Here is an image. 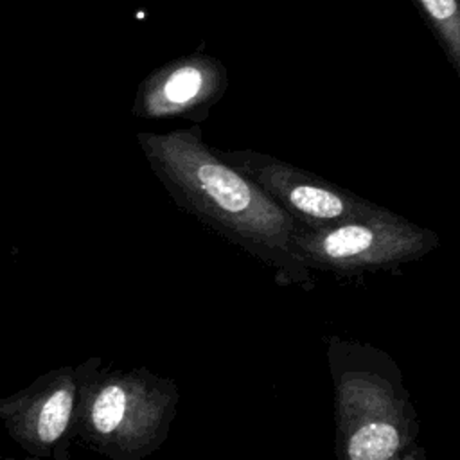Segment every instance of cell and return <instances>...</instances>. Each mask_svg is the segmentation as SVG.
Segmentation results:
<instances>
[{
  "label": "cell",
  "instance_id": "6da1fadb",
  "mask_svg": "<svg viewBox=\"0 0 460 460\" xmlns=\"http://www.w3.org/2000/svg\"><path fill=\"white\" fill-rule=\"evenodd\" d=\"M140 149L174 203L271 270L279 286L314 289L295 246V221L246 174L205 144L198 126L137 135Z\"/></svg>",
  "mask_w": 460,
  "mask_h": 460
},
{
  "label": "cell",
  "instance_id": "7a4b0ae2",
  "mask_svg": "<svg viewBox=\"0 0 460 460\" xmlns=\"http://www.w3.org/2000/svg\"><path fill=\"white\" fill-rule=\"evenodd\" d=\"M334 390L336 460H402L415 446L419 419L395 359L383 349L327 336Z\"/></svg>",
  "mask_w": 460,
  "mask_h": 460
},
{
  "label": "cell",
  "instance_id": "3957f363",
  "mask_svg": "<svg viewBox=\"0 0 460 460\" xmlns=\"http://www.w3.org/2000/svg\"><path fill=\"white\" fill-rule=\"evenodd\" d=\"M180 390L174 379L146 367H102L101 356L81 381L74 440L110 460H144L167 438Z\"/></svg>",
  "mask_w": 460,
  "mask_h": 460
},
{
  "label": "cell",
  "instance_id": "277c9868",
  "mask_svg": "<svg viewBox=\"0 0 460 460\" xmlns=\"http://www.w3.org/2000/svg\"><path fill=\"white\" fill-rule=\"evenodd\" d=\"M295 246L313 271L356 275L417 261L440 246L438 235L385 208L325 228H295Z\"/></svg>",
  "mask_w": 460,
  "mask_h": 460
},
{
  "label": "cell",
  "instance_id": "5b68a950",
  "mask_svg": "<svg viewBox=\"0 0 460 460\" xmlns=\"http://www.w3.org/2000/svg\"><path fill=\"white\" fill-rule=\"evenodd\" d=\"M217 153L230 165L253 180L296 226L325 228L350 219L370 217L385 210V207L352 190L271 155L250 149H217Z\"/></svg>",
  "mask_w": 460,
  "mask_h": 460
},
{
  "label": "cell",
  "instance_id": "8992f818",
  "mask_svg": "<svg viewBox=\"0 0 460 460\" xmlns=\"http://www.w3.org/2000/svg\"><path fill=\"white\" fill-rule=\"evenodd\" d=\"M90 363L92 358L79 365L52 368L16 394L0 397V420L27 455L72 460L75 404Z\"/></svg>",
  "mask_w": 460,
  "mask_h": 460
},
{
  "label": "cell",
  "instance_id": "52a82bcc",
  "mask_svg": "<svg viewBox=\"0 0 460 460\" xmlns=\"http://www.w3.org/2000/svg\"><path fill=\"white\" fill-rule=\"evenodd\" d=\"M228 86L225 65L203 52L155 68L140 84L131 113L138 119L203 117Z\"/></svg>",
  "mask_w": 460,
  "mask_h": 460
},
{
  "label": "cell",
  "instance_id": "ba28073f",
  "mask_svg": "<svg viewBox=\"0 0 460 460\" xmlns=\"http://www.w3.org/2000/svg\"><path fill=\"white\" fill-rule=\"evenodd\" d=\"M460 77V0H413Z\"/></svg>",
  "mask_w": 460,
  "mask_h": 460
},
{
  "label": "cell",
  "instance_id": "9c48e42d",
  "mask_svg": "<svg viewBox=\"0 0 460 460\" xmlns=\"http://www.w3.org/2000/svg\"><path fill=\"white\" fill-rule=\"evenodd\" d=\"M402 460H428V456H426V451L420 447V446H413L404 456H402Z\"/></svg>",
  "mask_w": 460,
  "mask_h": 460
},
{
  "label": "cell",
  "instance_id": "30bf717a",
  "mask_svg": "<svg viewBox=\"0 0 460 460\" xmlns=\"http://www.w3.org/2000/svg\"><path fill=\"white\" fill-rule=\"evenodd\" d=\"M0 460H18V458H11V456H4V455H0ZM23 460H45V458H38V456H31V455H27V458H23Z\"/></svg>",
  "mask_w": 460,
  "mask_h": 460
}]
</instances>
